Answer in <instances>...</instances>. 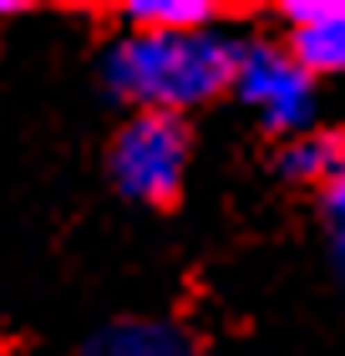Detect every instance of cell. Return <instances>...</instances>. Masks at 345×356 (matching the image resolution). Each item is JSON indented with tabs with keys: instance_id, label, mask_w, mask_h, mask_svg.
<instances>
[{
	"instance_id": "1",
	"label": "cell",
	"mask_w": 345,
	"mask_h": 356,
	"mask_svg": "<svg viewBox=\"0 0 345 356\" xmlns=\"http://www.w3.org/2000/svg\"><path fill=\"white\" fill-rule=\"evenodd\" d=\"M239 41L224 31H183V36H153V31H122L102 56V76L112 97L133 102L137 112H178L234 87Z\"/></svg>"
},
{
	"instance_id": "2",
	"label": "cell",
	"mask_w": 345,
	"mask_h": 356,
	"mask_svg": "<svg viewBox=\"0 0 345 356\" xmlns=\"http://www.w3.org/2000/svg\"><path fill=\"white\" fill-rule=\"evenodd\" d=\"M228 92L274 133H315V76L294 61L285 41H239Z\"/></svg>"
},
{
	"instance_id": "3",
	"label": "cell",
	"mask_w": 345,
	"mask_h": 356,
	"mask_svg": "<svg viewBox=\"0 0 345 356\" xmlns=\"http://www.w3.org/2000/svg\"><path fill=\"white\" fill-rule=\"evenodd\" d=\"M188 127L183 118H168V112H133L127 127L112 138V184H117L127 199L137 204H168L178 188H183L188 173Z\"/></svg>"
},
{
	"instance_id": "4",
	"label": "cell",
	"mask_w": 345,
	"mask_h": 356,
	"mask_svg": "<svg viewBox=\"0 0 345 356\" xmlns=\"http://www.w3.org/2000/svg\"><path fill=\"white\" fill-rule=\"evenodd\" d=\"M285 46L310 76L345 72V0H305L285 10Z\"/></svg>"
},
{
	"instance_id": "5",
	"label": "cell",
	"mask_w": 345,
	"mask_h": 356,
	"mask_svg": "<svg viewBox=\"0 0 345 356\" xmlns=\"http://www.w3.org/2000/svg\"><path fill=\"white\" fill-rule=\"evenodd\" d=\"M87 356H199V341L173 321H117L92 341Z\"/></svg>"
},
{
	"instance_id": "6",
	"label": "cell",
	"mask_w": 345,
	"mask_h": 356,
	"mask_svg": "<svg viewBox=\"0 0 345 356\" xmlns=\"http://www.w3.org/2000/svg\"><path fill=\"white\" fill-rule=\"evenodd\" d=\"M213 10L203 0H133L127 6V31H153V36H183V31H208Z\"/></svg>"
},
{
	"instance_id": "7",
	"label": "cell",
	"mask_w": 345,
	"mask_h": 356,
	"mask_svg": "<svg viewBox=\"0 0 345 356\" xmlns=\"http://www.w3.org/2000/svg\"><path fill=\"white\" fill-rule=\"evenodd\" d=\"M345 158V138L335 133H305V138H289L285 148V173L289 178H305V184H325Z\"/></svg>"
},
{
	"instance_id": "8",
	"label": "cell",
	"mask_w": 345,
	"mask_h": 356,
	"mask_svg": "<svg viewBox=\"0 0 345 356\" xmlns=\"http://www.w3.org/2000/svg\"><path fill=\"white\" fill-rule=\"evenodd\" d=\"M320 219H325V239H330V265L345 280V158L320 184Z\"/></svg>"
}]
</instances>
